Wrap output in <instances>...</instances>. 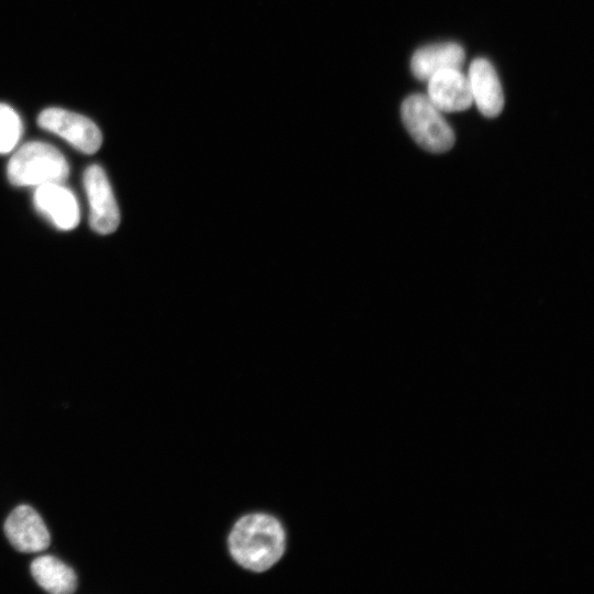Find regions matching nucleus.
Wrapping results in <instances>:
<instances>
[{
	"label": "nucleus",
	"instance_id": "nucleus-1",
	"mask_svg": "<svg viewBox=\"0 0 594 594\" xmlns=\"http://www.w3.org/2000/svg\"><path fill=\"white\" fill-rule=\"evenodd\" d=\"M286 546L282 524L266 514H251L233 526L228 547L234 561L244 569L263 572L284 554Z\"/></svg>",
	"mask_w": 594,
	"mask_h": 594
},
{
	"label": "nucleus",
	"instance_id": "nucleus-2",
	"mask_svg": "<svg viewBox=\"0 0 594 594\" xmlns=\"http://www.w3.org/2000/svg\"><path fill=\"white\" fill-rule=\"evenodd\" d=\"M68 174L69 166L64 155L53 145L41 141L23 144L7 166L9 182L18 187L64 183Z\"/></svg>",
	"mask_w": 594,
	"mask_h": 594
},
{
	"label": "nucleus",
	"instance_id": "nucleus-3",
	"mask_svg": "<svg viewBox=\"0 0 594 594\" xmlns=\"http://www.w3.org/2000/svg\"><path fill=\"white\" fill-rule=\"evenodd\" d=\"M403 122L424 150L443 153L454 144V132L427 96L414 94L402 105Z\"/></svg>",
	"mask_w": 594,
	"mask_h": 594
},
{
	"label": "nucleus",
	"instance_id": "nucleus-4",
	"mask_svg": "<svg viewBox=\"0 0 594 594\" xmlns=\"http://www.w3.org/2000/svg\"><path fill=\"white\" fill-rule=\"evenodd\" d=\"M38 125L62 138L73 147L86 154L99 150L102 135L90 119L62 108H47L37 118Z\"/></svg>",
	"mask_w": 594,
	"mask_h": 594
},
{
	"label": "nucleus",
	"instance_id": "nucleus-5",
	"mask_svg": "<svg viewBox=\"0 0 594 594\" xmlns=\"http://www.w3.org/2000/svg\"><path fill=\"white\" fill-rule=\"evenodd\" d=\"M84 187L89 205L90 227L100 234L116 231L120 223V212L102 167L92 164L85 169Z\"/></svg>",
	"mask_w": 594,
	"mask_h": 594
},
{
	"label": "nucleus",
	"instance_id": "nucleus-6",
	"mask_svg": "<svg viewBox=\"0 0 594 594\" xmlns=\"http://www.w3.org/2000/svg\"><path fill=\"white\" fill-rule=\"evenodd\" d=\"M33 204L57 229L69 231L79 223V205L74 193L64 183H50L35 187Z\"/></svg>",
	"mask_w": 594,
	"mask_h": 594
},
{
	"label": "nucleus",
	"instance_id": "nucleus-7",
	"mask_svg": "<svg viewBox=\"0 0 594 594\" xmlns=\"http://www.w3.org/2000/svg\"><path fill=\"white\" fill-rule=\"evenodd\" d=\"M4 532L21 552H38L50 546V532L42 517L30 506L20 505L8 516Z\"/></svg>",
	"mask_w": 594,
	"mask_h": 594
},
{
	"label": "nucleus",
	"instance_id": "nucleus-8",
	"mask_svg": "<svg viewBox=\"0 0 594 594\" xmlns=\"http://www.w3.org/2000/svg\"><path fill=\"white\" fill-rule=\"evenodd\" d=\"M429 100L444 112L462 111L472 102L468 77L458 68H446L435 73L428 79Z\"/></svg>",
	"mask_w": 594,
	"mask_h": 594
},
{
	"label": "nucleus",
	"instance_id": "nucleus-9",
	"mask_svg": "<svg viewBox=\"0 0 594 594\" xmlns=\"http://www.w3.org/2000/svg\"><path fill=\"white\" fill-rule=\"evenodd\" d=\"M469 84L472 99L487 118L498 116L504 107L503 89L492 64L476 58L469 68Z\"/></svg>",
	"mask_w": 594,
	"mask_h": 594
},
{
	"label": "nucleus",
	"instance_id": "nucleus-10",
	"mask_svg": "<svg viewBox=\"0 0 594 594\" xmlns=\"http://www.w3.org/2000/svg\"><path fill=\"white\" fill-rule=\"evenodd\" d=\"M465 53L457 43H441L421 47L411 58V70L420 80H428L435 73L446 68L460 69Z\"/></svg>",
	"mask_w": 594,
	"mask_h": 594
},
{
	"label": "nucleus",
	"instance_id": "nucleus-11",
	"mask_svg": "<svg viewBox=\"0 0 594 594\" xmlns=\"http://www.w3.org/2000/svg\"><path fill=\"white\" fill-rule=\"evenodd\" d=\"M31 573L36 583L53 594H69L77 588L75 572L53 556L36 558L31 564Z\"/></svg>",
	"mask_w": 594,
	"mask_h": 594
},
{
	"label": "nucleus",
	"instance_id": "nucleus-12",
	"mask_svg": "<svg viewBox=\"0 0 594 594\" xmlns=\"http://www.w3.org/2000/svg\"><path fill=\"white\" fill-rule=\"evenodd\" d=\"M20 116L6 103H0V154L10 153L22 134Z\"/></svg>",
	"mask_w": 594,
	"mask_h": 594
}]
</instances>
